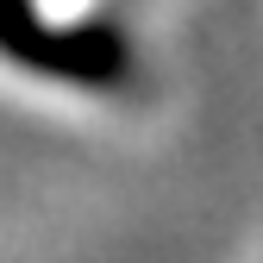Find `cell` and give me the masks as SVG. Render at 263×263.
<instances>
[{
	"label": "cell",
	"mask_w": 263,
	"mask_h": 263,
	"mask_svg": "<svg viewBox=\"0 0 263 263\" xmlns=\"http://www.w3.org/2000/svg\"><path fill=\"white\" fill-rule=\"evenodd\" d=\"M0 57L19 69L113 94L132 82V44L101 19H50L38 0H0Z\"/></svg>",
	"instance_id": "cell-1"
}]
</instances>
